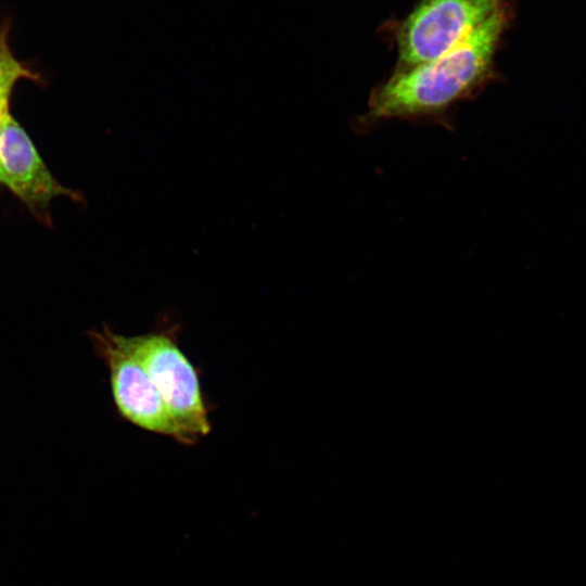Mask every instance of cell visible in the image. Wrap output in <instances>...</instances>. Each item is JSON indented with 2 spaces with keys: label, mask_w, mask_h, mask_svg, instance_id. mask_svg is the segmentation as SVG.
Instances as JSON below:
<instances>
[{
  "label": "cell",
  "mask_w": 586,
  "mask_h": 586,
  "mask_svg": "<svg viewBox=\"0 0 586 586\" xmlns=\"http://www.w3.org/2000/svg\"><path fill=\"white\" fill-rule=\"evenodd\" d=\"M508 22L506 7L445 54L402 68L373 92L369 117L434 113L468 94L492 73Z\"/></svg>",
  "instance_id": "cell-1"
},
{
  "label": "cell",
  "mask_w": 586,
  "mask_h": 586,
  "mask_svg": "<svg viewBox=\"0 0 586 586\" xmlns=\"http://www.w3.org/2000/svg\"><path fill=\"white\" fill-rule=\"evenodd\" d=\"M126 341L152 379L187 445L207 435L211 424L198 372L179 348L175 332L126 336Z\"/></svg>",
  "instance_id": "cell-2"
},
{
  "label": "cell",
  "mask_w": 586,
  "mask_h": 586,
  "mask_svg": "<svg viewBox=\"0 0 586 586\" xmlns=\"http://www.w3.org/2000/svg\"><path fill=\"white\" fill-rule=\"evenodd\" d=\"M504 8L505 0H421L397 29L403 68L445 54Z\"/></svg>",
  "instance_id": "cell-3"
},
{
  "label": "cell",
  "mask_w": 586,
  "mask_h": 586,
  "mask_svg": "<svg viewBox=\"0 0 586 586\" xmlns=\"http://www.w3.org/2000/svg\"><path fill=\"white\" fill-rule=\"evenodd\" d=\"M92 337L107 365L112 394L119 413L142 430L170 436L187 445L152 379L128 346L126 336L103 328L93 332Z\"/></svg>",
  "instance_id": "cell-4"
},
{
  "label": "cell",
  "mask_w": 586,
  "mask_h": 586,
  "mask_svg": "<svg viewBox=\"0 0 586 586\" xmlns=\"http://www.w3.org/2000/svg\"><path fill=\"white\" fill-rule=\"evenodd\" d=\"M0 183L43 221H47L48 207L53 199H82L79 192L55 180L10 111L4 115L0 128Z\"/></svg>",
  "instance_id": "cell-5"
},
{
  "label": "cell",
  "mask_w": 586,
  "mask_h": 586,
  "mask_svg": "<svg viewBox=\"0 0 586 586\" xmlns=\"http://www.w3.org/2000/svg\"><path fill=\"white\" fill-rule=\"evenodd\" d=\"M9 23L0 25V102L10 100L15 84L21 79L37 80L38 75L13 54L9 44Z\"/></svg>",
  "instance_id": "cell-6"
},
{
  "label": "cell",
  "mask_w": 586,
  "mask_h": 586,
  "mask_svg": "<svg viewBox=\"0 0 586 586\" xmlns=\"http://www.w3.org/2000/svg\"><path fill=\"white\" fill-rule=\"evenodd\" d=\"M9 112V100H4L0 102V128L2 125V120L4 115Z\"/></svg>",
  "instance_id": "cell-7"
}]
</instances>
